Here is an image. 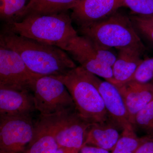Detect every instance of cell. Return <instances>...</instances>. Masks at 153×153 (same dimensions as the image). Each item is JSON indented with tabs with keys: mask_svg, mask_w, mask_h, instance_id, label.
<instances>
[{
	"mask_svg": "<svg viewBox=\"0 0 153 153\" xmlns=\"http://www.w3.org/2000/svg\"><path fill=\"white\" fill-rule=\"evenodd\" d=\"M0 44L18 53L30 71L39 75L60 76L77 67L61 48L7 30L1 33Z\"/></svg>",
	"mask_w": 153,
	"mask_h": 153,
	"instance_id": "1",
	"label": "cell"
},
{
	"mask_svg": "<svg viewBox=\"0 0 153 153\" xmlns=\"http://www.w3.org/2000/svg\"><path fill=\"white\" fill-rule=\"evenodd\" d=\"M66 12L48 15H29L18 22L7 23L4 30L59 47L67 51L78 36Z\"/></svg>",
	"mask_w": 153,
	"mask_h": 153,
	"instance_id": "2",
	"label": "cell"
},
{
	"mask_svg": "<svg viewBox=\"0 0 153 153\" xmlns=\"http://www.w3.org/2000/svg\"><path fill=\"white\" fill-rule=\"evenodd\" d=\"M81 36L106 49L134 48L145 52L146 48L130 17L116 12L88 26L78 27Z\"/></svg>",
	"mask_w": 153,
	"mask_h": 153,
	"instance_id": "3",
	"label": "cell"
},
{
	"mask_svg": "<svg viewBox=\"0 0 153 153\" xmlns=\"http://www.w3.org/2000/svg\"><path fill=\"white\" fill-rule=\"evenodd\" d=\"M56 76L64 83L73 99L76 111L85 120L94 124L111 119L98 90L81 66Z\"/></svg>",
	"mask_w": 153,
	"mask_h": 153,
	"instance_id": "4",
	"label": "cell"
},
{
	"mask_svg": "<svg viewBox=\"0 0 153 153\" xmlns=\"http://www.w3.org/2000/svg\"><path fill=\"white\" fill-rule=\"evenodd\" d=\"M66 52L85 71L112 83V66L117 56L112 49L103 48L85 36H78Z\"/></svg>",
	"mask_w": 153,
	"mask_h": 153,
	"instance_id": "5",
	"label": "cell"
},
{
	"mask_svg": "<svg viewBox=\"0 0 153 153\" xmlns=\"http://www.w3.org/2000/svg\"><path fill=\"white\" fill-rule=\"evenodd\" d=\"M32 91L36 110L40 115H50L75 108L71 94L64 83L56 76H39Z\"/></svg>",
	"mask_w": 153,
	"mask_h": 153,
	"instance_id": "6",
	"label": "cell"
},
{
	"mask_svg": "<svg viewBox=\"0 0 153 153\" xmlns=\"http://www.w3.org/2000/svg\"><path fill=\"white\" fill-rule=\"evenodd\" d=\"M41 76L30 71L18 53L0 44V88L32 91Z\"/></svg>",
	"mask_w": 153,
	"mask_h": 153,
	"instance_id": "7",
	"label": "cell"
},
{
	"mask_svg": "<svg viewBox=\"0 0 153 153\" xmlns=\"http://www.w3.org/2000/svg\"><path fill=\"white\" fill-rule=\"evenodd\" d=\"M34 131L32 115L0 116V153H23Z\"/></svg>",
	"mask_w": 153,
	"mask_h": 153,
	"instance_id": "8",
	"label": "cell"
},
{
	"mask_svg": "<svg viewBox=\"0 0 153 153\" xmlns=\"http://www.w3.org/2000/svg\"><path fill=\"white\" fill-rule=\"evenodd\" d=\"M92 124L81 117L76 108L68 112L55 136L58 148L66 149L71 153H79Z\"/></svg>",
	"mask_w": 153,
	"mask_h": 153,
	"instance_id": "9",
	"label": "cell"
},
{
	"mask_svg": "<svg viewBox=\"0 0 153 153\" xmlns=\"http://www.w3.org/2000/svg\"><path fill=\"white\" fill-rule=\"evenodd\" d=\"M70 111L50 115H40L35 123L33 139L23 153H54L58 148L55 138L57 130L65 116Z\"/></svg>",
	"mask_w": 153,
	"mask_h": 153,
	"instance_id": "10",
	"label": "cell"
},
{
	"mask_svg": "<svg viewBox=\"0 0 153 153\" xmlns=\"http://www.w3.org/2000/svg\"><path fill=\"white\" fill-rule=\"evenodd\" d=\"M84 71L88 78L101 95L111 119L123 130L132 125L123 99L117 88L111 82L102 80L96 75L85 70Z\"/></svg>",
	"mask_w": 153,
	"mask_h": 153,
	"instance_id": "11",
	"label": "cell"
},
{
	"mask_svg": "<svg viewBox=\"0 0 153 153\" xmlns=\"http://www.w3.org/2000/svg\"><path fill=\"white\" fill-rule=\"evenodd\" d=\"M124 0H79L72 9V21L81 27L88 26L117 12Z\"/></svg>",
	"mask_w": 153,
	"mask_h": 153,
	"instance_id": "12",
	"label": "cell"
},
{
	"mask_svg": "<svg viewBox=\"0 0 153 153\" xmlns=\"http://www.w3.org/2000/svg\"><path fill=\"white\" fill-rule=\"evenodd\" d=\"M36 110L34 97L30 91L0 88V116L32 115Z\"/></svg>",
	"mask_w": 153,
	"mask_h": 153,
	"instance_id": "13",
	"label": "cell"
},
{
	"mask_svg": "<svg viewBox=\"0 0 153 153\" xmlns=\"http://www.w3.org/2000/svg\"><path fill=\"white\" fill-rule=\"evenodd\" d=\"M115 86L122 96L131 123L135 115L153 100V85L131 80Z\"/></svg>",
	"mask_w": 153,
	"mask_h": 153,
	"instance_id": "14",
	"label": "cell"
},
{
	"mask_svg": "<svg viewBox=\"0 0 153 153\" xmlns=\"http://www.w3.org/2000/svg\"><path fill=\"white\" fill-rule=\"evenodd\" d=\"M116 60L112 66L115 85H122L131 80L135 72L143 59L144 52L134 48L118 49Z\"/></svg>",
	"mask_w": 153,
	"mask_h": 153,
	"instance_id": "15",
	"label": "cell"
},
{
	"mask_svg": "<svg viewBox=\"0 0 153 153\" xmlns=\"http://www.w3.org/2000/svg\"><path fill=\"white\" fill-rule=\"evenodd\" d=\"M120 129L123 131L111 119L102 123L92 124L88 131L84 145L112 151L120 138Z\"/></svg>",
	"mask_w": 153,
	"mask_h": 153,
	"instance_id": "16",
	"label": "cell"
},
{
	"mask_svg": "<svg viewBox=\"0 0 153 153\" xmlns=\"http://www.w3.org/2000/svg\"><path fill=\"white\" fill-rule=\"evenodd\" d=\"M79 0H30L17 22L29 15H48L72 10Z\"/></svg>",
	"mask_w": 153,
	"mask_h": 153,
	"instance_id": "17",
	"label": "cell"
},
{
	"mask_svg": "<svg viewBox=\"0 0 153 153\" xmlns=\"http://www.w3.org/2000/svg\"><path fill=\"white\" fill-rule=\"evenodd\" d=\"M145 137H139L132 126L124 129L120 138L111 153H136Z\"/></svg>",
	"mask_w": 153,
	"mask_h": 153,
	"instance_id": "18",
	"label": "cell"
},
{
	"mask_svg": "<svg viewBox=\"0 0 153 153\" xmlns=\"http://www.w3.org/2000/svg\"><path fill=\"white\" fill-rule=\"evenodd\" d=\"M131 124L135 131L153 138V100L135 115Z\"/></svg>",
	"mask_w": 153,
	"mask_h": 153,
	"instance_id": "19",
	"label": "cell"
},
{
	"mask_svg": "<svg viewBox=\"0 0 153 153\" xmlns=\"http://www.w3.org/2000/svg\"><path fill=\"white\" fill-rule=\"evenodd\" d=\"M28 0H0V17L7 23L17 22L27 5Z\"/></svg>",
	"mask_w": 153,
	"mask_h": 153,
	"instance_id": "20",
	"label": "cell"
},
{
	"mask_svg": "<svg viewBox=\"0 0 153 153\" xmlns=\"http://www.w3.org/2000/svg\"><path fill=\"white\" fill-rule=\"evenodd\" d=\"M123 7L129 9L134 15L153 17V0H124Z\"/></svg>",
	"mask_w": 153,
	"mask_h": 153,
	"instance_id": "21",
	"label": "cell"
},
{
	"mask_svg": "<svg viewBox=\"0 0 153 153\" xmlns=\"http://www.w3.org/2000/svg\"><path fill=\"white\" fill-rule=\"evenodd\" d=\"M153 80V57L143 60L131 79L143 83L151 82Z\"/></svg>",
	"mask_w": 153,
	"mask_h": 153,
	"instance_id": "22",
	"label": "cell"
},
{
	"mask_svg": "<svg viewBox=\"0 0 153 153\" xmlns=\"http://www.w3.org/2000/svg\"><path fill=\"white\" fill-rule=\"evenodd\" d=\"M130 17L141 38H142L153 46V26L144 22L136 15Z\"/></svg>",
	"mask_w": 153,
	"mask_h": 153,
	"instance_id": "23",
	"label": "cell"
},
{
	"mask_svg": "<svg viewBox=\"0 0 153 153\" xmlns=\"http://www.w3.org/2000/svg\"><path fill=\"white\" fill-rule=\"evenodd\" d=\"M145 139L136 153H153V138L145 136Z\"/></svg>",
	"mask_w": 153,
	"mask_h": 153,
	"instance_id": "24",
	"label": "cell"
},
{
	"mask_svg": "<svg viewBox=\"0 0 153 153\" xmlns=\"http://www.w3.org/2000/svg\"><path fill=\"white\" fill-rule=\"evenodd\" d=\"M79 153H111L110 151L102 148L89 146L84 145L81 148Z\"/></svg>",
	"mask_w": 153,
	"mask_h": 153,
	"instance_id": "25",
	"label": "cell"
},
{
	"mask_svg": "<svg viewBox=\"0 0 153 153\" xmlns=\"http://www.w3.org/2000/svg\"><path fill=\"white\" fill-rule=\"evenodd\" d=\"M141 20L149 25L153 26V17H144L137 16Z\"/></svg>",
	"mask_w": 153,
	"mask_h": 153,
	"instance_id": "26",
	"label": "cell"
},
{
	"mask_svg": "<svg viewBox=\"0 0 153 153\" xmlns=\"http://www.w3.org/2000/svg\"><path fill=\"white\" fill-rule=\"evenodd\" d=\"M152 82V84L153 85V80L152 81V82Z\"/></svg>",
	"mask_w": 153,
	"mask_h": 153,
	"instance_id": "27",
	"label": "cell"
}]
</instances>
